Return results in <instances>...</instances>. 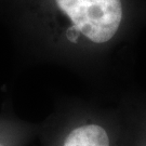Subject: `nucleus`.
<instances>
[{
  "label": "nucleus",
  "instance_id": "nucleus-2",
  "mask_svg": "<svg viewBox=\"0 0 146 146\" xmlns=\"http://www.w3.org/2000/svg\"><path fill=\"white\" fill-rule=\"evenodd\" d=\"M117 99L125 122L123 146H146V93L127 89Z\"/></svg>",
  "mask_w": 146,
  "mask_h": 146
},
{
  "label": "nucleus",
  "instance_id": "nucleus-3",
  "mask_svg": "<svg viewBox=\"0 0 146 146\" xmlns=\"http://www.w3.org/2000/svg\"><path fill=\"white\" fill-rule=\"evenodd\" d=\"M39 128L19 119L7 106L0 114V146H25Z\"/></svg>",
  "mask_w": 146,
  "mask_h": 146
},
{
  "label": "nucleus",
  "instance_id": "nucleus-1",
  "mask_svg": "<svg viewBox=\"0 0 146 146\" xmlns=\"http://www.w3.org/2000/svg\"><path fill=\"white\" fill-rule=\"evenodd\" d=\"M43 146H123L125 122L119 106L63 98L40 125Z\"/></svg>",
  "mask_w": 146,
  "mask_h": 146
}]
</instances>
